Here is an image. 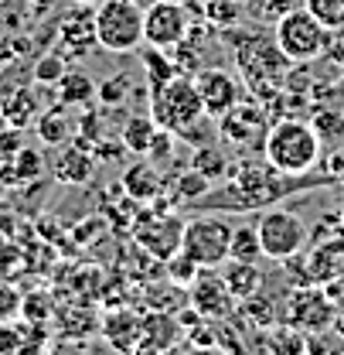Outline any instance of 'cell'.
Here are the masks:
<instances>
[{
  "label": "cell",
  "instance_id": "cell-6",
  "mask_svg": "<svg viewBox=\"0 0 344 355\" xmlns=\"http://www.w3.org/2000/svg\"><path fill=\"white\" fill-rule=\"evenodd\" d=\"M232 225L221 212H198L194 219L184 222L181 232V253H188L201 270H218L228 260Z\"/></svg>",
  "mask_w": 344,
  "mask_h": 355
},
{
  "label": "cell",
  "instance_id": "cell-11",
  "mask_svg": "<svg viewBox=\"0 0 344 355\" xmlns=\"http://www.w3.org/2000/svg\"><path fill=\"white\" fill-rule=\"evenodd\" d=\"M215 123H218L221 140H228V144H235V147H262L266 130H269L262 110H259V106H246L242 99H239L221 120H215Z\"/></svg>",
  "mask_w": 344,
  "mask_h": 355
},
{
  "label": "cell",
  "instance_id": "cell-22",
  "mask_svg": "<svg viewBox=\"0 0 344 355\" xmlns=\"http://www.w3.org/2000/svg\"><path fill=\"white\" fill-rule=\"evenodd\" d=\"M191 168H194V171H201V175L212 181V178H221L225 171H228V161L218 154V147L201 144V147L194 150V157H191Z\"/></svg>",
  "mask_w": 344,
  "mask_h": 355
},
{
  "label": "cell",
  "instance_id": "cell-18",
  "mask_svg": "<svg viewBox=\"0 0 344 355\" xmlns=\"http://www.w3.org/2000/svg\"><path fill=\"white\" fill-rule=\"evenodd\" d=\"M62 48H69L72 55H86L89 48H99V42H96V21L82 17V24H79L75 17H69L65 28H62Z\"/></svg>",
  "mask_w": 344,
  "mask_h": 355
},
{
  "label": "cell",
  "instance_id": "cell-26",
  "mask_svg": "<svg viewBox=\"0 0 344 355\" xmlns=\"http://www.w3.org/2000/svg\"><path fill=\"white\" fill-rule=\"evenodd\" d=\"M208 188H212V181L201 175V171H194V168H191L188 175H181V181H177V188H174V191H177V202H198Z\"/></svg>",
  "mask_w": 344,
  "mask_h": 355
},
{
  "label": "cell",
  "instance_id": "cell-2",
  "mask_svg": "<svg viewBox=\"0 0 344 355\" xmlns=\"http://www.w3.org/2000/svg\"><path fill=\"white\" fill-rule=\"evenodd\" d=\"M150 116L161 130L174 133L177 140H188V144H191V133L208 130V123H215L212 116H205L194 79L184 72H174L171 79L150 89Z\"/></svg>",
  "mask_w": 344,
  "mask_h": 355
},
{
  "label": "cell",
  "instance_id": "cell-4",
  "mask_svg": "<svg viewBox=\"0 0 344 355\" xmlns=\"http://www.w3.org/2000/svg\"><path fill=\"white\" fill-rule=\"evenodd\" d=\"M96 42L109 55H129L143 44V3L136 0H102L92 14Z\"/></svg>",
  "mask_w": 344,
  "mask_h": 355
},
{
  "label": "cell",
  "instance_id": "cell-25",
  "mask_svg": "<svg viewBox=\"0 0 344 355\" xmlns=\"http://www.w3.org/2000/svg\"><path fill=\"white\" fill-rule=\"evenodd\" d=\"M303 7H307L317 21H324L331 31L344 28V0H307Z\"/></svg>",
  "mask_w": 344,
  "mask_h": 355
},
{
  "label": "cell",
  "instance_id": "cell-21",
  "mask_svg": "<svg viewBox=\"0 0 344 355\" xmlns=\"http://www.w3.org/2000/svg\"><path fill=\"white\" fill-rule=\"evenodd\" d=\"M123 184L129 188V195L133 198H150V195H157L161 191V181L154 175V168L150 164H136L127 178H123Z\"/></svg>",
  "mask_w": 344,
  "mask_h": 355
},
{
  "label": "cell",
  "instance_id": "cell-17",
  "mask_svg": "<svg viewBox=\"0 0 344 355\" xmlns=\"http://www.w3.org/2000/svg\"><path fill=\"white\" fill-rule=\"evenodd\" d=\"M181 232H184V222L171 216V219H168V229L157 222V229H150V232L143 229V232H140V239L147 243V250H150L154 257L168 260V257H174V253L181 250Z\"/></svg>",
  "mask_w": 344,
  "mask_h": 355
},
{
  "label": "cell",
  "instance_id": "cell-20",
  "mask_svg": "<svg viewBox=\"0 0 344 355\" xmlns=\"http://www.w3.org/2000/svg\"><path fill=\"white\" fill-rule=\"evenodd\" d=\"M262 257V246H259V232L256 225H232V243H228V260H249L256 263Z\"/></svg>",
  "mask_w": 344,
  "mask_h": 355
},
{
  "label": "cell",
  "instance_id": "cell-9",
  "mask_svg": "<svg viewBox=\"0 0 344 355\" xmlns=\"http://www.w3.org/2000/svg\"><path fill=\"white\" fill-rule=\"evenodd\" d=\"M235 58H239V69H242L246 83L253 86V92L259 89V83L280 79V76L287 72V65H293V62L280 51L276 38H262V35H246Z\"/></svg>",
  "mask_w": 344,
  "mask_h": 355
},
{
  "label": "cell",
  "instance_id": "cell-12",
  "mask_svg": "<svg viewBox=\"0 0 344 355\" xmlns=\"http://www.w3.org/2000/svg\"><path fill=\"white\" fill-rule=\"evenodd\" d=\"M232 294L225 287V280L218 273H201L191 280V308L198 311L201 318H225L232 308Z\"/></svg>",
  "mask_w": 344,
  "mask_h": 355
},
{
  "label": "cell",
  "instance_id": "cell-8",
  "mask_svg": "<svg viewBox=\"0 0 344 355\" xmlns=\"http://www.w3.org/2000/svg\"><path fill=\"white\" fill-rule=\"evenodd\" d=\"M188 31H191V14L184 0H154L143 10V42L150 48L171 51L181 42H188Z\"/></svg>",
  "mask_w": 344,
  "mask_h": 355
},
{
  "label": "cell",
  "instance_id": "cell-10",
  "mask_svg": "<svg viewBox=\"0 0 344 355\" xmlns=\"http://www.w3.org/2000/svg\"><path fill=\"white\" fill-rule=\"evenodd\" d=\"M191 79H194V89H198V99H201L205 116H212V120H221V116H225V113L242 99V86H239V79H235L232 72L218 69V65H205V69H198Z\"/></svg>",
  "mask_w": 344,
  "mask_h": 355
},
{
  "label": "cell",
  "instance_id": "cell-14",
  "mask_svg": "<svg viewBox=\"0 0 344 355\" xmlns=\"http://www.w3.org/2000/svg\"><path fill=\"white\" fill-rule=\"evenodd\" d=\"M181 328H177V318L157 311L150 318L140 321V338H136V349H171L177 342Z\"/></svg>",
  "mask_w": 344,
  "mask_h": 355
},
{
  "label": "cell",
  "instance_id": "cell-3",
  "mask_svg": "<svg viewBox=\"0 0 344 355\" xmlns=\"http://www.w3.org/2000/svg\"><path fill=\"white\" fill-rule=\"evenodd\" d=\"M262 157L283 175H307L320 161V133L303 120H280L266 130Z\"/></svg>",
  "mask_w": 344,
  "mask_h": 355
},
{
  "label": "cell",
  "instance_id": "cell-23",
  "mask_svg": "<svg viewBox=\"0 0 344 355\" xmlns=\"http://www.w3.org/2000/svg\"><path fill=\"white\" fill-rule=\"evenodd\" d=\"M89 96H92V83L82 72H65L58 79V99L62 103H86Z\"/></svg>",
  "mask_w": 344,
  "mask_h": 355
},
{
  "label": "cell",
  "instance_id": "cell-16",
  "mask_svg": "<svg viewBox=\"0 0 344 355\" xmlns=\"http://www.w3.org/2000/svg\"><path fill=\"white\" fill-rule=\"evenodd\" d=\"M51 171H55L58 181H65V184H82V181L92 178L96 164H92V157H89V154H82V147H65V150L55 157Z\"/></svg>",
  "mask_w": 344,
  "mask_h": 355
},
{
  "label": "cell",
  "instance_id": "cell-33",
  "mask_svg": "<svg viewBox=\"0 0 344 355\" xmlns=\"http://www.w3.org/2000/svg\"><path fill=\"white\" fill-rule=\"evenodd\" d=\"M341 222H344V205H341Z\"/></svg>",
  "mask_w": 344,
  "mask_h": 355
},
{
  "label": "cell",
  "instance_id": "cell-5",
  "mask_svg": "<svg viewBox=\"0 0 344 355\" xmlns=\"http://www.w3.org/2000/svg\"><path fill=\"white\" fill-rule=\"evenodd\" d=\"M273 38L293 65H307V62H314L327 51L331 28L324 21H317L307 7H290L287 14H280Z\"/></svg>",
  "mask_w": 344,
  "mask_h": 355
},
{
  "label": "cell",
  "instance_id": "cell-31",
  "mask_svg": "<svg viewBox=\"0 0 344 355\" xmlns=\"http://www.w3.org/2000/svg\"><path fill=\"white\" fill-rule=\"evenodd\" d=\"M324 175L334 178V184H344V147L334 150V154L324 161Z\"/></svg>",
  "mask_w": 344,
  "mask_h": 355
},
{
  "label": "cell",
  "instance_id": "cell-30",
  "mask_svg": "<svg viewBox=\"0 0 344 355\" xmlns=\"http://www.w3.org/2000/svg\"><path fill=\"white\" fill-rule=\"evenodd\" d=\"M21 349H24V335H21V328L10 324V321H0V355L21 352Z\"/></svg>",
  "mask_w": 344,
  "mask_h": 355
},
{
  "label": "cell",
  "instance_id": "cell-15",
  "mask_svg": "<svg viewBox=\"0 0 344 355\" xmlns=\"http://www.w3.org/2000/svg\"><path fill=\"white\" fill-rule=\"evenodd\" d=\"M221 280H225V287L235 301H249L262 287V270L256 263H249V260H232L228 270L221 273Z\"/></svg>",
  "mask_w": 344,
  "mask_h": 355
},
{
  "label": "cell",
  "instance_id": "cell-24",
  "mask_svg": "<svg viewBox=\"0 0 344 355\" xmlns=\"http://www.w3.org/2000/svg\"><path fill=\"white\" fill-rule=\"evenodd\" d=\"M38 133H42L44 144H65V140H69V120H65V110H48L42 120H38Z\"/></svg>",
  "mask_w": 344,
  "mask_h": 355
},
{
  "label": "cell",
  "instance_id": "cell-28",
  "mask_svg": "<svg viewBox=\"0 0 344 355\" xmlns=\"http://www.w3.org/2000/svg\"><path fill=\"white\" fill-rule=\"evenodd\" d=\"M164 263H168V270H171L168 277H171L174 284H188V287H191V280H194V277H198V270H201V266L194 263L188 253H181V250H177L174 257H168Z\"/></svg>",
  "mask_w": 344,
  "mask_h": 355
},
{
  "label": "cell",
  "instance_id": "cell-13",
  "mask_svg": "<svg viewBox=\"0 0 344 355\" xmlns=\"http://www.w3.org/2000/svg\"><path fill=\"white\" fill-rule=\"evenodd\" d=\"M334 311L331 301L320 294V291H300L293 294V304H290V324H297L303 331H324L331 324Z\"/></svg>",
  "mask_w": 344,
  "mask_h": 355
},
{
  "label": "cell",
  "instance_id": "cell-19",
  "mask_svg": "<svg viewBox=\"0 0 344 355\" xmlns=\"http://www.w3.org/2000/svg\"><path fill=\"white\" fill-rule=\"evenodd\" d=\"M157 130H161V127L154 123L150 113H147V116H133V120H127V127H123V147L133 150V154H143V157H147V150H150Z\"/></svg>",
  "mask_w": 344,
  "mask_h": 355
},
{
  "label": "cell",
  "instance_id": "cell-29",
  "mask_svg": "<svg viewBox=\"0 0 344 355\" xmlns=\"http://www.w3.org/2000/svg\"><path fill=\"white\" fill-rule=\"evenodd\" d=\"M24 311V297L17 287L10 284H0V321H14L17 314Z\"/></svg>",
  "mask_w": 344,
  "mask_h": 355
},
{
  "label": "cell",
  "instance_id": "cell-7",
  "mask_svg": "<svg viewBox=\"0 0 344 355\" xmlns=\"http://www.w3.org/2000/svg\"><path fill=\"white\" fill-rule=\"evenodd\" d=\"M256 232H259L262 257H269V260H293V257H300L307 239H310V232H307L300 216H293L287 209H276V205L259 212Z\"/></svg>",
  "mask_w": 344,
  "mask_h": 355
},
{
  "label": "cell",
  "instance_id": "cell-32",
  "mask_svg": "<svg viewBox=\"0 0 344 355\" xmlns=\"http://www.w3.org/2000/svg\"><path fill=\"white\" fill-rule=\"evenodd\" d=\"M72 3H75V7H92V10H96L102 0H72Z\"/></svg>",
  "mask_w": 344,
  "mask_h": 355
},
{
  "label": "cell",
  "instance_id": "cell-27",
  "mask_svg": "<svg viewBox=\"0 0 344 355\" xmlns=\"http://www.w3.org/2000/svg\"><path fill=\"white\" fill-rule=\"evenodd\" d=\"M69 69H65V58L62 55H44L42 62L35 65V83H42V86H58V79L65 76Z\"/></svg>",
  "mask_w": 344,
  "mask_h": 355
},
{
  "label": "cell",
  "instance_id": "cell-1",
  "mask_svg": "<svg viewBox=\"0 0 344 355\" xmlns=\"http://www.w3.org/2000/svg\"><path fill=\"white\" fill-rule=\"evenodd\" d=\"M327 184H334L331 175H314V171L283 175L266 157L262 161H242L225 188H218V191L208 188L198 202H191V209L194 212H221V216L225 212H262V209L297 195L303 188H327Z\"/></svg>",
  "mask_w": 344,
  "mask_h": 355
}]
</instances>
